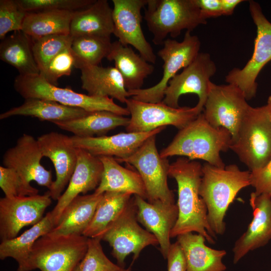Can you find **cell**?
I'll return each instance as SVG.
<instances>
[{
	"instance_id": "52a82bcc",
	"label": "cell",
	"mask_w": 271,
	"mask_h": 271,
	"mask_svg": "<svg viewBox=\"0 0 271 271\" xmlns=\"http://www.w3.org/2000/svg\"><path fill=\"white\" fill-rule=\"evenodd\" d=\"M229 149L250 172L271 160V122L265 105L251 106Z\"/></svg>"
},
{
	"instance_id": "f6af8a7d",
	"label": "cell",
	"mask_w": 271,
	"mask_h": 271,
	"mask_svg": "<svg viewBox=\"0 0 271 271\" xmlns=\"http://www.w3.org/2000/svg\"><path fill=\"white\" fill-rule=\"evenodd\" d=\"M243 0H221L222 15L229 16L233 13L235 8Z\"/></svg>"
},
{
	"instance_id": "5bb4252c",
	"label": "cell",
	"mask_w": 271,
	"mask_h": 271,
	"mask_svg": "<svg viewBox=\"0 0 271 271\" xmlns=\"http://www.w3.org/2000/svg\"><path fill=\"white\" fill-rule=\"evenodd\" d=\"M215 63L207 53H199L195 59L169 82L163 101L172 107H179L180 96L187 93L198 95L196 105L202 112L209 91L210 78L215 74Z\"/></svg>"
},
{
	"instance_id": "d6a6232c",
	"label": "cell",
	"mask_w": 271,
	"mask_h": 271,
	"mask_svg": "<svg viewBox=\"0 0 271 271\" xmlns=\"http://www.w3.org/2000/svg\"><path fill=\"white\" fill-rule=\"evenodd\" d=\"M76 12L54 10L27 13L22 31L32 39L52 35H69Z\"/></svg>"
},
{
	"instance_id": "7bdbcfd3",
	"label": "cell",
	"mask_w": 271,
	"mask_h": 271,
	"mask_svg": "<svg viewBox=\"0 0 271 271\" xmlns=\"http://www.w3.org/2000/svg\"><path fill=\"white\" fill-rule=\"evenodd\" d=\"M166 259L168 262V271L186 270L185 256L177 241L171 244Z\"/></svg>"
},
{
	"instance_id": "5b68a950",
	"label": "cell",
	"mask_w": 271,
	"mask_h": 271,
	"mask_svg": "<svg viewBox=\"0 0 271 271\" xmlns=\"http://www.w3.org/2000/svg\"><path fill=\"white\" fill-rule=\"evenodd\" d=\"M14 87L25 99H47L88 112L108 111L122 116L129 115L126 107L116 104L112 98L78 93L71 87H59L48 82L40 74L18 75L14 80Z\"/></svg>"
},
{
	"instance_id": "bcb514c9",
	"label": "cell",
	"mask_w": 271,
	"mask_h": 271,
	"mask_svg": "<svg viewBox=\"0 0 271 271\" xmlns=\"http://www.w3.org/2000/svg\"><path fill=\"white\" fill-rule=\"evenodd\" d=\"M268 118L271 122V95L268 97L267 103L265 105Z\"/></svg>"
},
{
	"instance_id": "7c38bea8",
	"label": "cell",
	"mask_w": 271,
	"mask_h": 271,
	"mask_svg": "<svg viewBox=\"0 0 271 271\" xmlns=\"http://www.w3.org/2000/svg\"><path fill=\"white\" fill-rule=\"evenodd\" d=\"M251 106L237 86L229 83L217 85L211 82L202 113L212 126L227 129L232 141Z\"/></svg>"
},
{
	"instance_id": "cb8c5ba5",
	"label": "cell",
	"mask_w": 271,
	"mask_h": 271,
	"mask_svg": "<svg viewBox=\"0 0 271 271\" xmlns=\"http://www.w3.org/2000/svg\"><path fill=\"white\" fill-rule=\"evenodd\" d=\"M206 238L200 234L188 232L177 236L185 256L186 271H225L222 261L226 254L224 249H213L207 246Z\"/></svg>"
},
{
	"instance_id": "e0dca14e",
	"label": "cell",
	"mask_w": 271,
	"mask_h": 271,
	"mask_svg": "<svg viewBox=\"0 0 271 271\" xmlns=\"http://www.w3.org/2000/svg\"><path fill=\"white\" fill-rule=\"evenodd\" d=\"M43 157L48 158L55 169L56 179L48 193L58 200L68 185L77 162V148L69 137L52 131L37 139Z\"/></svg>"
},
{
	"instance_id": "ee69618b",
	"label": "cell",
	"mask_w": 271,
	"mask_h": 271,
	"mask_svg": "<svg viewBox=\"0 0 271 271\" xmlns=\"http://www.w3.org/2000/svg\"><path fill=\"white\" fill-rule=\"evenodd\" d=\"M196 2L205 20L222 15L221 0H196Z\"/></svg>"
},
{
	"instance_id": "7402d4cb",
	"label": "cell",
	"mask_w": 271,
	"mask_h": 271,
	"mask_svg": "<svg viewBox=\"0 0 271 271\" xmlns=\"http://www.w3.org/2000/svg\"><path fill=\"white\" fill-rule=\"evenodd\" d=\"M133 199L138 222L155 236L161 252L166 259L171 245V232L178 217L177 204L161 201L151 203L138 195H133Z\"/></svg>"
},
{
	"instance_id": "8fae6325",
	"label": "cell",
	"mask_w": 271,
	"mask_h": 271,
	"mask_svg": "<svg viewBox=\"0 0 271 271\" xmlns=\"http://www.w3.org/2000/svg\"><path fill=\"white\" fill-rule=\"evenodd\" d=\"M156 136L149 138L128 158L115 159L118 162L130 164L136 169L144 183L149 202L161 201L175 204L174 194L168 184L170 164L167 158H162L158 153Z\"/></svg>"
},
{
	"instance_id": "d4e9b609",
	"label": "cell",
	"mask_w": 271,
	"mask_h": 271,
	"mask_svg": "<svg viewBox=\"0 0 271 271\" xmlns=\"http://www.w3.org/2000/svg\"><path fill=\"white\" fill-rule=\"evenodd\" d=\"M106 58L114 62L128 91L141 89L145 79L154 70L153 65L119 41L112 42Z\"/></svg>"
},
{
	"instance_id": "1f68e13d",
	"label": "cell",
	"mask_w": 271,
	"mask_h": 271,
	"mask_svg": "<svg viewBox=\"0 0 271 271\" xmlns=\"http://www.w3.org/2000/svg\"><path fill=\"white\" fill-rule=\"evenodd\" d=\"M129 118L108 111L89 112L86 115L73 120L54 123L62 129L82 137L105 136L118 126H126Z\"/></svg>"
},
{
	"instance_id": "ac0fdd59",
	"label": "cell",
	"mask_w": 271,
	"mask_h": 271,
	"mask_svg": "<svg viewBox=\"0 0 271 271\" xmlns=\"http://www.w3.org/2000/svg\"><path fill=\"white\" fill-rule=\"evenodd\" d=\"M43 157L37 140L30 134H23L16 144L8 149L3 158L4 166L16 170L24 179L49 190L53 183L51 171L41 163Z\"/></svg>"
},
{
	"instance_id": "7dc6e473",
	"label": "cell",
	"mask_w": 271,
	"mask_h": 271,
	"mask_svg": "<svg viewBox=\"0 0 271 271\" xmlns=\"http://www.w3.org/2000/svg\"><path fill=\"white\" fill-rule=\"evenodd\" d=\"M113 271H132V268L130 265L127 268H125L124 267H121L119 269L116 270H113Z\"/></svg>"
},
{
	"instance_id": "277c9868",
	"label": "cell",
	"mask_w": 271,
	"mask_h": 271,
	"mask_svg": "<svg viewBox=\"0 0 271 271\" xmlns=\"http://www.w3.org/2000/svg\"><path fill=\"white\" fill-rule=\"evenodd\" d=\"M146 7L144 18L157 45L168 35L175 38L184 30L191 32L207 23L196 0H148Z\"/></svg>"
},
{
	"instance_id": "ffe728a7",
	"label": "cell",
	"mask_w": 271,
	"mask_h": 271,
	"mask_svg": "<svg viewBox=\"0 0 271 271\" xmlns=\"http://www.w3.org/2000/svg\"><path fill=\"white\" fill-rule=\"evenodd\" d=\"M103 165L99 158L87 151L77 148V162L65 191L50 211L55 225L66 206L80 194L95 189L101 181Z\"/></svg>"
},
{
	"instance_id": "f546056e",
	"label": "cell",
	"mask_w": 271,
	"mask_h": 271,
	"mask_svg": "<svg viewBox=\"0 0 271 271\" xmlns=\"http://www.w3.org/2000/svg\"><path fill=\"white\" fill-rule=\"evenodd\" d=\"M55 226L50 212L36 224L22 234L11 239L1 241L0 259L12 258L18 264L17 271H27L29 256L35 242L50 232Z\"/></svg>"
},
{
	"instance_id": "c3c4849f",
	"label": "cell",
	"mask_w": 271,
	"mask_h": 271,
	"mask_svg": "<svg viewBox=\"0 0 271 271\" xmlns=\"http://www.w3.org/2000/svg\"><path fill=\"white\" fill-rule=\"evenodd\" d=\"M271 271V270H270Z\"/></svg>"
},
{
	"instance_id": "d6986e66",
	"label": "cell",
	"mask_w": 271,
	"mask_h": 271,
	"mask_svg": "<svg viewBox=\"0 0 271 271\" xmlns=\"http://www.w3.org/2000/svg\"><path fill=\"white\" fill-rule=\"evenodd\" d=\"M249 204L253 217L246 231L234 243L232 248L234 264L271 240V196L265 194L257 195L252 192Z\"/></svg>"
},
{
	"instance_id": "4316f807",
	"label": "cell",
	"mask_w": 271,
	"mask_h": 271,
	"mask_svg": "<svg viewBox=\"0 0 271 271\" xmlns=\"http://www.w3.org/2000/svg\"><path fill=\"white\" fill-rule=\"evenodd\" d=\"M98 157L103 164V171L100 184L94 193H128L147 200L145 186L138 172L122 167L113 157Z\"/></svg>"
},
{
	"instance_id": "30bf717a",
	"label": "cell",
	"mask_w": 271,
	"mask_h": 271,
	"mask_svg": "<svg viewBox=\"0 0 271 271\" xmlns=\"http://www.w3.org/2000/svg\"><path fill=\"white\" fill-rule=\"evenodd\" d=\"M191 32L186 31L181 42L171 39L164 41L163 47L157 54L164 63L161 80L150 87L128 91L129 96L145 102L157 103L163 101L170 81L180 70L190 65L200 53V41Z\"/></svg>"
},
{
	"instance_id": "ba28073f",
	"label": "cell",
	"mask_w": 271,
	"mask_h": 271,
	"mask_svg": "<svg viewBox=\"0 0 271 271\" xmlns=\"http://www.w3.org/2000/svg\"><path fill=\"white\" fill-rule=\"evenodd\" d=\"M112 247L111 254L117 264L125 266V259L133 254V262L149 245L159 244L155 236L138 223L133 197L118 217L106 227L100 237Z\"/></svg>"
},
{
	"instance_id": "4dcf8cb0",
	"label": "cell",
	"mask_w": 271,
	"mask_h": 271,
	"mask_svg": "<svg viewBox=\"0 0 271 271\" xmlns=\"http://www.w3.org/2000/svg\"><path fill=\"white\" fill-rule=\"evenodd\" d=\"M0 59L15 67L19 75L40 74L33 51L32 39L22 31L15 32L2 40Z\"/></svg>"
},
{
	"instance_id": "6da1fadb",
	"label": "cell",
	"mask_w": 271,
	"mask_h": 271,
	"mask_svg": "<svg viewBox=\"0 0 271 271\" xmlns=\"http://www.w3.org/2000/svg\"><path fill=\"white\" fill-rule=\"evenodd\" d=\"M169 176L178 186V217L171 232V237L196 232L210 244H215L216 235L207 219L206 204L199 195L202 165L198 162L180 158L170 165Z\"/></svg>"
},
{
	"instance_id": "d590c367",
	"label": "cell",
	"mask_w": 271,
	"mask_h": 271,
	"mask_svg": "<svg viewBox=\"0 0 271 271\" xmlns=\"http://www.w3.org/2000/svg\"><path fill=\"white\" fill-rule=\"evenodd\" d=\"M32 40L34 57L41 74L57 54L71 47L73 37L70 34H58Z\"/></svg>"
},
{
	"instance_id": "60d3db41",
	"label": "cell",
	"mask_w": 271,
	"mask_h": 271,
	"mask_svg": "<svg viewBox=\"0 0 271 271\" xmlns=\"http://www.w3.org/2000/svg\"><path fill=\"white\" fill-rule=\"evenodd\" d=\"M75 64V59L69 47L57 54L40 75L51 84L58 86V79L62 76L70 75Z\"/></svg>"
},
{
	"instance_id": "603a6c76",
	"label": "cell",
	"mask_w": 271,
	"mask_h": 271,
	"mask_svg": "<svg viewBox=\"0 0 271 271\" xmlns=\"http://www.w3.org/2000/svg\"><path fill=\"white\" fill-rule=\"evenodd\" d=\"M81 87L92 96L109 97L125 103L129 97L122 77L115 67L81 65Z\"/></svg>"
},
{
	"instance_id": "e575fe53",
	"label": "cell",
	"mask_w": 271,
	"mask_h": 271,
	"mask_svg": "<svg viewBox=\"0 0 271 271\" xmlns=\"http://www.w3.org/2000/svg\"><path fill=\"white\" fill-rule=\"evenodd\" d=\"M111 44L110 38L92 36L73 38L71 48L75 59V67L99 65L106 58Z\"/></svg>"
},
{
	"instance_id": "83f0119b",
	"label": "cell",
	"mask_w": 271,
	"mask_h": 271,
	"mask_svg": "<svg viewBox=\"0 0 271 271\" xmlns=\"http://www.w3.org/2000/svg\"><path fill=\"white\" fill-rule=\"evenodd\" d=\"M89 112L80 108L64 105L50 100L28 98L25 99L22 105L1 113L0 119L17 115L29 116L55 123L77 119Z\"/></svg>"
},
{
	"instance_id": "8992f818",
	"label": "cell",
	"mask_w": 271,
	"mask_h": 271,
	"mask_svg": "<svg viewBox=\"0 0 271 271\" xmlns=\"http://www.w3.org/2000/svg\"><path fill=\"white\" fill-rule=\"evenodd\" d=\"M88 239L83 235L48 233L34 243L27 271H74L87 251Z\"/></svg>"
},
{
	"instance_id": "4fadbf2b",
	"label": "cell",
	"mask_w": 271,
	"mask_h": 271,
	"mask_svg": "<svg viewBox=\"0 0 271 271\" xmlns=\"http://www.w3.org/2000/svg\"><path fill=\"white\" fill-rule=\"evenodd\" d=\"M125 104L130 115L129 123L125 127L127 132H149L169 125L180 130L202 113L196 106L175 108L163 101L150 103L130 98H127Z\"/></svg>"
},
{
	"instance_id": "9c48e42d",
	"label": "cell",
	"mask_w": 271,
	"mask_h": 271,
	"mask_svg": "<svg viewBox=\"0 0 271 271\" xmlns=\"http://www.w3.org/2000/svg\"><path fill=\"white\" fill-rule=\"evenodd\" d=\"M248 2L250 14L256 28L253 52L242 68H234L225 76V81L239 88L247 100L256 96L258 75L271 60V23L263 14L259 3Z\"/></svg>"
},
{
	"instance_id": "3957f363",
	"label": "cell",
	"mask_w": 271,
	"mask_h": 271,
	"mask_svg": "<svg viewBox=\"0 0 271 271\" xmlns=\"http://www.w3.org/2000/svg\"><path fill=\"white\" fill-rule=\"evenodd\" d=\"M231 140V134L227 129L212 126L202 112L180 129L160 155L163 158L184 156L190 160H202L214 166L224 167L220 152L229 149Z\"/></svg>"
},
{
	"instance_id": "8d00e7d4",
	"label": "cell",
	"mask_w": 271,
	"mask_h": 271,
	"mask_svg": "<svg viewBox=\"0 0 271 271\" xmlns=\"http://www.w3.org/2000/svg\"><path fill=\"white\" fill-rule=\"evenodd\" d=\"M100 242L99 238H89L87 251L74 271H113L121 267L107 257Z\"/></svg>"
},
{
	"instance_id": "f35d334b",
	"label": "cell",
	"mask_w": 271,
	"mask_h": 271,
	"mask_svg": "<svg viewBox=\"0 0 271 271\" xmlns=\"http://www.w3.org/2000/svg\"><path fill=\"white\" fill-rule=\"evenodd\" d=\"M27 13L17 0L0 1V39L10 32L20 31Z\"/></svg>"
},
{
	"instance_id": "2e32d148",
	"label": "cell",
	"mask_w": 271,
	"mask_h": 271,
	"mask_svg": "<svg viewBox=\"0 0 271 271\" xmlns=\"http://www.w3.org/2000/svg\"><path fill=\"white\" fill-rule=\"evenodd\" d=\"M113 34L122 44L133 46L150 63L155 64L156 56L143 32L142 9L148 0H112Z\"/></svg>"
},
{
	"instance_id": "836d02e7",
	"label": "cell",
	"mask_w": 271,
	"mask_h": 271,
	"mask_svg": "<svg viewBox=\"0 0 271 271\" xmlns=\"http://www.w3.org/2000/svg\"><path fill=\"white\" fill-rule=\"evenodd\" d=\"M132 195L128 193L110 191L103 193L93 217L83 235L88 238L100 239L108 225L127 205Z\"/></svg>"
},
{
	"instance_id": "7a4b0ae2",
	"label": "cell",
	"mask_w": 271,
	"mask_h": 271,
	"mask_svg": "<svg viewBox=\"0 0 271 271\" xmlns=\"http://www.w3.org/2000/svg\"><path fill=\"white\" fill-rule=\"evenodd\" d=\"M250 171H242L235 164L218 167L205 163L199 195L207 209L209 226L216 235H223L226 230L224 218L230 205L238 193L250 185Z\"/></svg>"
},
{
	"instance_id": "44dd1931",
	"label": "cell",
	"mask_w": 271,
	"mask_h": 271,
	"mask_svg": "<svg viewBox=\"0 0 271 271\" xmlns=\"http://www.w3.org/2000/svg\"><path fill=\"white\" fill-rule=\"evenodd\" d=\"M166 127L149 132H120L112 136L82 138L71 137L74 146L96 157H115L122 159L132 155L151 137L157 135Z\"/></svg>"
},
{
	"instance_id": "f1b7e54d",
	"label": "cell",
	"mask_w": 271,
	"mask_h": 271,
	"mask_svg": "<svg viewBox=\"0 0 271 271\" xmlns=\"http://www.w3.org/2000/svg\"><path fill=\"white\" fill-rule=\"evenodd\" d=\"M102 194L79 195L65 208L50 233L55 235H83L90 223Z\"/></svg>"
},
{
	"instance_id": "b9f144b4",
	"label": "cell",
	"mask_w": 271,
	"mask_h": 271,
	"mask_svg": "<svg viewBox=\"0 0 271 271\" xmlns=\"http://www.w3.org/2000/svg\"><path fill=\"white\" fill-rule=\"evenodd\" d=\"M250 181L256 195L265 194L271 196V160L263 167L250 172Z\"/></svg>"
},
{
	"instance_id": "ab89813d",
	"label": "cell",
	"mask_w": 271,
	"mask_h": 271,
	"mask_svg": "<svg viewBox=\"0 0 271 271\" xmlns=\"http://www.w3.org/2000/svg\"><path fill=\"white\" fill-rule=\"evenodd\" d=\"M27 13L44 11H77L93 4L95 0H17Z\"/></svg>"
},
{
	"instance_id": "484cf974",
	"label": "cell",
	"mask_w": 271,
	"mask_h": 271,
	"mask_svg": "<svg viewBox=\"0 0 271 271\" xmlns=\"http://www.w3.org/2000/svg\"><path fill=\"white\" fill-rule=\"evenodd\" d=\"M113 30L112 9L107 0H95L88 7L76 12L71 23L70 35L73 38H110Z\"/></svg>"
},
{
	"instance_id": "74e56055",
	"label": "cell",
	"mask_w": 271,
	"mask_h": 271,
	"mask_svg": "<svg viewBox=\"0 0 271 271\" xmlns=\"http://www.w3.org/2000/svg\"><path fill=\"white\" fill-rule=\"evenodd\" d=\"M0 187L6 197L33 196L39 190L12 168L0 166Z\"/></svg>"
},
{
	"instance_id": "9a60e30c",
	"label": "cell",
	"mask_w": 271,
	"mask_h": 271,
	"mask_svg": "<svg viewBox=\"0 0 271 271\" xmlns=\"http://www.w3.org/2000/svg\"><path fill=\"white\" fill-rule=\"evenodd\" d=\"M52 203L47 192L43 195L6 197L0 199L1 241L16 237L25 226L39 222Z\"/></svg>"
}]
</instances>
